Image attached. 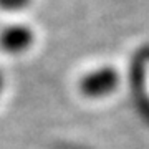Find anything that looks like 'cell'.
Masks as SVG:
<instances>
[{"mask_svg":"<svg viewBox=\"0 0 149 149\" xmlns=\"http://www.w3.org/2000/svg\"><path fill=\"white\" fill-rule=\"evenodd\" d=\"M3 88H5V76H3L2 71H0V96H2V93H3Z\"/></svg>","mask_w":149,"mask_h":149,"instance_id":"cell-4","label":"cell"},{"mask_svg":"<svg viewBox=\"0 0 149 149\" xmlns=\"http://www.w3.org/2000/svg\"><path fill=\"white\" fill-rule=\"evenodd\" d=\"M32 3V0H0V8L5 12H22Z\"/></svg>","mask_w":149,"mask_h":149,"instance_id":"cell-3","label":"cell"},{"mask_svg":"<svg viewBox=\"0 0 149 149\" xmlns=\"http://www.w3.org/2000/svg\"><path fill=\"white\" fill-rule=\"evenodd\" d=\"M35 43V32L27 23H10L0 32V47L8 55H22Z\"/></svg>","mask_w":149,"mask_h":149,"instance_id":"cell-2","label":"cell"},{"mask_svg":"<svg viewBox=\"0 0 149 149\" xmlns=\"http://www.w3.org/2000/svg\"><path fill=\"white\" fill-rule=\"evenodd\" d=\"M121 83V76L114 66L103 65L98 68L85 73L80 78L78 88L85 98L90 100H104L108 96L114 95L118 86Z\"/></svg>","mask_w":149,"mask_h":149,"instance_id":"cell-1","label":"cell"}]
</instances>
